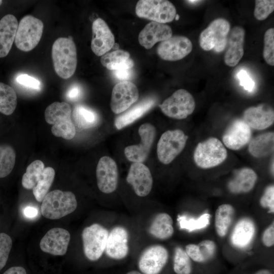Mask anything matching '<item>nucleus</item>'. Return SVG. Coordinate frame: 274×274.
<instances>
[{"label":"nucleus","instance_id":"f257e3e1","mask_svg":"<svg viewBox=\"0 0 274 274\" xmlns=\"http://www.w3.org/2000/svg\"><path fill=\"white\" fill-rule=\"evenodd\" d=\"M52 58L55 72L63 79L75 73L77 64V50L74 41L68 38L56 39L52 47Z\"/></svg>","mask_w":274,"mask_h":274},{"label":"nucleus","instance_id":"f03ea898","mask_svg":"<svg viewBox=\"0 0 274 274\" xmlns=\"http://www.w3.org/2000/svg\"><path fill=\"white\" fill-rule=\"evenodd\" d=\"M72 109L66 102L55 101L49 105L45 111L46 121L53 124L52 134L65 140L72 139L76 134V128L71 119Z\"/></svg>","mask_w":274,"mask_h":274},{"label":"nucleus","instance_id":"7ed1b4c3","mask_svg":"<svg viewBox=\"0 0 274 274\" xmlns=\"http://www.w3.org/2000/svg\"><path fill=\"white\" fill-rule=\"evenodd\" d=\"M77 207V199L73 193L55 190L48 192L44 198L41 212L46 218L58 219L73 212Z\"/></svg>","mask_w":274,"mask_h":274},{"label":"nucleus","instance_id":"20e7f679","mask_svg":"<svg viewBox=\"0 0 274 274\" xmlns=\"http://www.w3.org/2000/svg\"><path fill=\"white\" fill-rule=\"evenodd\" d=\"M230 24L223 18L212 21L199 37L200 47L205 51L213 50L216 53L223 52L227 47Z\"/></svg>","mask_w":274,"mask_h":274},{"label":"nucleus","instance_id":"39448f33","mask_svg":"<svg viewBox=\"0 0 274 274\" xmlns=\"http://www.w3.org/2000/svg\"><path fill=\"white\" fill-rule=\"evenodd\" d=\"M227 152L223 143L216 138H210L196 146L193 158L202 168H212L222 163L227 158Z\"/></svg>","mask_w":274,"mask_h":274},{"label":"nucleus","instance_id":"423d86ee","mask_svg":"<svg viewBox=\"0 0 274 274\" xmlns=\"http://www.w3.org/2000/svg\"><path fill=\"white\" fill-rule=\"evenodd\" d=\"M44 24L39 19L30 15L19 21L15 38V44L20 50L28 52L39 44L43 32Z\"/></svg>","mask_w":274,"mask_h":274},{"label":"nucleus","instance_id":"0eeeda50","mask_svg":"<svg viewBox=\"0 0 274 274\" xmlns=\"http://www.w3.org/2000/svg\"><path fill=\"white\" fill-rule=\"evenodd\" d=\"M135 13L140 18L163 24L174 20L177 15L175 6L166 0H140Z\"/></svg>","mask_w":274,"mask_h":274},{"label":"nucleus","instance_id":"6e6552de","mask_svg":"<svg viewBox=\"0 0 274 274\" xmlns=\"http://www.w3.org/2000/svg\"><path fill=\"white\" fill-rule=\"evenodd\" d=\"M166 116L177 119H183L195 110V102L192 94L186 90L180 89L159 105Z\"/></svg>","mask_w":274,"mask_h":274},{"label":"nucleus","instance_id":"1a4fd4ad","mask_svg":"<svg viewBox=\"0 0 274 274\" xmlns=\"http://www.w3.org/2000/svg\"><path fill=\"white\" fill-rule=\"evenodd\" d=\"M188 138L180 129L164 132L160 136L157 146L159 161L164 164L172 162L184 149Z\"/></svg>","mask_w":274,"mask_h":274},{"label":"nucleus","instance_id":"9d476101","mask_svg":"<svg viewBox=\"0 0 274 274\" xmlns=\"http://www.w3.org/2000/svg\"><path fill=\"white\" fill-rule=\"evenodd\" d=\"M109 235L108 230L97 223L85 227L82 233L83 250L90 261H96L102 256Z\"/></svg>","mask_w":274,"mask_h":274},{"label":"nucleus","instance_id":"9b49d317","mask_svg":"<svg viewBox=\"0 0 274 274\" xmlns=\"http://www.w3.org/2000/svg\"><path fill=\"white\" fill-rule=\"evenodd\" d=\"M192 50V44L188 38L174 36L159 43L157 53L163 60L177 61L186 57Z\"/></svg>","mask_w":274,"mask_h":274},{"label":"nucleus","instance_id":"f8f14e48","mask_svg":"<svg viewBox=\"0 0 274 274\" xmlns=\"http://www.w3.org/2000/svg\"><path fill=\"white\" fill-rule=\"evenodd\" d=\"M138 132L141 139V143L126 147L124 154L130 161L142 163L148 156L155 138L156 129L152 124L147 123L140 126Z\"/></svg>","mask_w":274,"mask_h":274},{"label":"nucleus","instance_id":"ddd939ff","mask_svg":"<svg viewBox=\"0 0 274 274\" xmlns=\"http://www.w3.org/2000/svg\"><path fill=\"white\" fill-rule=\"evenodd\" d=\"M167 250L163 246L154 245L146 248L139 260L140 270L144 274H158L167 263Z\"/></svg>","mask_w":274,"mask_h":274},{"label":"nucleus","instance_id":"4468645a","mask_svg":"<svg viewBox=\"0 0 274 274\" xmlns=\"http://www.w3.org/2000/svg\"><path fill=\"white\" fill-rule=\"evenodd\" d=\"M139 95L138 89L132 82L125 81L117 84L112 92V111L115 114L125 111L138 100Z\"/></svg>","mask_w":274,"mask_h":274},{"label":"nucleus","instance_id":"2eb2a0df","mask_svg":"<svg viewBox=\"0 0 274 274\" xmlns=\"http://www.w3.org/2000/svg\"><path fill=\"white\" fill-rule=\"evenodd\" d=\"M98 189L104 193H111L117 187L118 173L116 162L105 156L100 158L96 169Z\"/></svg>","mask_w":274,"mask_h":274},{"label":"nucleus","instance_id":"dca6fc26","mask_svg":"<svg viewBox=\"0 0 274 274\" xmlns=\"http://www.w3.org/2000/svg\"><path fill=\"white\" fill-rule=\"evenodd\" d=\"M115 44L114 36L106 22L100 18L92 25L91 48L97 56H102L110 51Z\"/></svg>","mask_w":274,"mask_h":274},{"label":"nucleus","instance_id":"f3484780","mask_svg":"<svg viewBox=\"0 0 274 274\" xmlns=\"http://www.w3.org/2000/svg\"><path fill=\"white\" fill-rule=\"evenodd\" d=\"M127 182L130 184L139 196L148 195L152 188L153 179L149 168L143 163L133 162L126 177Z\"/></svg>","mask_w":274,"mask_h":274},{"label":"nucleus","instance_id":"a211bd4d","mask_svg":"<svg viewBox=\"0 0 274 274\" xmlns=\"http://www.w3.org/2000/svg\"><path fill=\"white\" fill-rule=\"evenodd\" d=\"M70 238V233L67 230L62 228H53L43 237L40 247L45 253L62 256L67 251Z\"/></svg>","mask_w":274,"mask_h":274},{"label":"nucleus","instance_id":"6ab92c4d","mask_svg":"<svg viewBox=\"0 0 274 274\" xmlns=\"http://www.w3.org/2000/svg\"><path fill=\"white\" fill-rule=\"evenodd\" d=\"M251 134V128L243 120L237 119L227 128L222 140L228 148L237 150L249 143Z\"/></svg>","mask_w":274,"mask_h":274},{"label":"nucleus","instance_id":"aec40b11","mask_svg":"<svg viewBox=\"0 0 274 274\" xmlns=\"http://www.w3.org/2000/svg\"><path fill=\"white\" fill-rule=\"evenodd\" d=\"M243 120L251 128L263 130L271 126L274 122V111L266 104L247 108L244 112Z\"/></svg>","mask_w":274,"mask_h":274},{"label":"nucleus","instance_id":"412c9836","mask_svg":"<svg viewBox=\"0 0 274 274\" xmlns=\"http://www.w3.org/2000/svg\"><path fill=\"white\" fill-rule=\"evenodd\" d=\"M128 233L123 227L117 226L109 233L105 248L107 255L114 259H122L128 254Z\"/></svg>","mask_w":274,"mask_h":274},{"label":"nucleus","instance_id":"4be33fe9","mask_svg":"<svg viewBox=\"0 0 274 274\" xmlns=\"http://www.w3.org/2000/svg\"><path fill=\"white\" fill-rule=\"evenodd\" d=\"M245 31L240 26H234L230 31L227 48L224 56L225 63L230 67L237 65L244 55Z\"/></svg>","mask_w":274,"mask_h":274},{"label":"nucleus","instance_id":"5701e85b","mask_svg":"<svg viewBox=\"0 0 274 274\" xmlns=\"http://www.w3.org/2000/svg\"><path fill=\"white\" fill-rule=\"evenodd\" d=\"M172 34V28L169 25L151 21L141 31L138 40L141 45L149 49L156 43L170 38Z\"/></svg>","mask_w":274,"mask_h":274},{"label":"nucleus","instance_id":"b1692460","mask_svg":"<svg viewBox=\"0 0 274 274\" xmlns=\"http://www.w3.org/2000/svg\"><path fill=\"white\" fill-rule=\"evenodd\" d=\"M18 21L12 14H7L0 20V58L9 54L18 27Z\"/></svg>","mask_w":274,"mask_h":274},{"label":"nucleus","instance_id":"393cba45","mask_svg":"<svg viewBox=\"0 0 274 274\" xmlns=\"http://www.w3.org/2000/svg\"><path fill=\"white\" fill-rule=\"evenodd\" d=\"M257 178L253 169L242 168L235 172L233 178L228 183V189L233 193H247L254 187Z\"/></svg>","mask_w":274,"mask_h":274},{"label":"nucleus","instance_id":"a878e982","mask_svg":"<svg viewBox=\"0 0 274 274\" xmlns=\"http://www.w3.org/2000/svg\"><path fill=\"white\" fill-rule=\"evenodd\" d=\"M255 233V226L249 218L239 220L234 227L231 235L232 244L238 248L247 247L252 242Z\"/></svg>","mask_w":274,"mask_h":274},{"label":"nucleus","instance_id":"bb28decb","mask_svg":"<svg viewBox=\"0 0 274 274\" xmlns=\"http://www.w3.org/2000/svg\"><path fill=\"white\" fill-rule=\"evenodd\" d=\"M155 102V99L151 97L143 99L117 117L115 121V126L117 129H121L130 124L149 111L154 105Z\"/></svg>","mask_w":274,"mask_h":274},{"label":"nucleus","instance_id":"cd10ccee","mask_svg":"<svg viewBox=\"0 0 274 274\" xmlns=\"http://www.w3.org/2000/svg\"><path fill=\"white\" fill-rule=\"evenodd\" d=\"M100 62L104 66L112 71L131 69L134 65L129 53L122 50L106 53L101 56Z\"/></svg>","mask_w":274,"mask_h":274},{"label":"nucleus","instance_id":"c85d7f7f","mask_svg":"<svg viewBox=\"0 0 274 274\" xmlns=\"http://www.w3.org/2000/svg\"><path fill=\"white\" fill-rule=\"evenodd\" d=\"M274 150V133L268 132L260 134L251 140L248 150L256 158H262L272 153Z\"/></svg>","mask_w":274,"mask_h":274},{"label":"nucleus","instance_id":"c756f323","mask_svg":"<svg viewBox=\"0 0 274 274\" xmlns=\"http://www.w3.org/2000/svg\"><path fill=\"white\" fill-rule=\"evenodd\" d=\"M149 232L160 239L170 237L174 232L173 221L171 216L165 213L157 214L151 222Z\"/></svg>","mask_w":274,"mask_h":274},{"label":"nucleus","instance_id":"7c9ffc66","mask_svg":"<svg viewBox=\"0 0 274 274\" xmlns=\"http://www.w3.org/2000/svg\"><path fill=\"white\" fill-rule=\"evenodd\" d=\"M185 251L193 261L203 263L211 260L215 255L216 249L215 243L209 239L200 242L198 244H189L186 246Z\"/></svg>","mask_w":274,"mask_h":274},{"label":"nucleus","instance_id":"2f4dec72","mask_svg":"<svg viewBox=\"0 0 274 274\" xmlns=\"http://www.w3.org/2000/svg\"><path fill=\"white\" fill-rule=\"evenodd\" d=\"M234 213V209L229 204H223L218 207L215 213V226L219 236L226 235L232 223Z\"/></svg>","mask_w":274,"mask_h":274},{"label":"nucleus","instance_id":"473e14b6","mask_svg":"<svg viewBox=\"0 0 274 274\" xmlns=\"http://www.w3.org/2000/svg\"><path fill=\"white\" fill-rule=\"evenodd\" d=\"M73 117L76 125L81 129L95 127L99 121L98 116L95 111L82 105L75 107Z\"/></svg>","mask_w":274,"mask_h":274},{"label":"nucleus","instance_id":"72a5a7b5","mask_svg":"<svg viewBox=\"0 0 274 274\" xmlns=\"http://www.w3.org/2000/svg\"><path fill=\"white\" fill-rule=\"evenodd\" d=\"M17 104L15 91L10 85L0 82V112L6 115H11Z\"/></svg>","mask_w":274,"mask_h":274},{"label":"nucleus","instance_id":"f704fd0d","mask_svg":"<svg viewBox=\"0 0 274 274\" xmlns=\"http://www.w3.org/2000/svg\"><path fill=\"white\" fill-rule=\"evenodd\" d=\"M55 170L51 167L44 168L36 185L32 189L33 194L36 199L42 202L48 193L55 177Z\"/></svg>","mask_w":274,"mask_h":274},{"label":"nucleus","instance_id":"c9c22d12","mask_svg":"<svg viewBox=\"0 0 274 274\" xmlns=\"http://www.w3.org/2000/svg\"><path fill=\"white\" fill-rule=\"evenodd\" d=\"M44 163L40 160L32 162L27 167L22 178V185L26 189H32L36 185L44 168Z\"/></svg>","mask_w":274,"mask_h":274},{"label":"nucleus","instance_id":"e433bc0d","mask_svg":"<svg viewBox=\"0 0 274 274\" xmlns=\"http://www.w3.org/2000/svg\"><path fill=\"white\" fill-rule=\"evenodd\" d=\"M15 159V152L12 147L0 146V178L10 175L14 167Z\"/></svg>","mask_w":274,"mask_h":274},{"label":"nucleus","instance_id":"4c0bfd02","mask_svg":"<svg viewBox=\"0 0 274 274\" xmlns=\"http://www.w3.org/2000/svg\"><path fill=\"white\" fill-rule=\"evenodd\" d=\"M173 268L177 274H190L192 265L190 258L184 251L180 247L175 249Z\"/></svg>","mask_w":274,"mask_h":274},{"label":"nucleus","instance_id":"58836bf2","mask_svg":"<svg viewBox=\"0 0 274 274\" xmlns=\"http://www.w3.org/2000/svg\"><path fill=\"white\" fill-rule=\"evenodd\" d=\"M210 218L209 214H204L197 219L189 218L185 216H179L178 220L181 228L192 231L207 227L209 224Z\"/></svg>","mask_w":274,"mask_h":274},{"label":"nucleus","instance_id":"ea45409f","mask_svg":"<svg viewBox=\"0 0 274 274\" xmlns=\"http://www.w3.org/2000/svg\"><path fill=\"white\" fill-rule=\"evenodd\" d=\"M263 58L271 66L274 65V29H267L264 35Z\"/></svg>","mask_w":274,"mask_h":274},{"label":"nucleus","instance_id":"a19ab883","mask_svg":"<svg viewBox=\"0 0 274 274\" xmlns=\"http://www.w3.org/2000/svg\"><path fill=\"white\" fill-rule=\"evenodd\" d=\"M12 245L10 235L6 232L0 231V271L7 262Z\"/></svg>","mask_w":274,"mask_h":274},{"label":"nucleus","instance_id":"79ce46f5","mask_svg":"<svg viewBox=\"0 0 274 274\" xmlns=\"http://www.w3.org/2000/svg\"><path fill=\"white\" fill-rule=\"evenodd\" d=\"M254 11L255 18L259 21L266 19L273 12L274 1L256 0Z\"/></svg>","mask_w":274,"mask_h":274},{"label":"nucleus","instance_id":"37998d69","mask_svg":"<svg viewBox=\"0 0 274 274\" xmlns=\"http://www.w3.org/2000/svg\"><path fill=\"white\" fill-rule=\"evenodd\" d=\"M261 206L269 209L270 213L274 212V186L270 185L266 188L260 200Z\"/></svg>","mask_w":274,"mask_h":274},{"label":"nucleus","instance_id":"c03bdc74","mask_svg":"<svg viewBox=\"0 0 274 274\" xmlns=\"http://www.w3.org/2000/svg\"><path fill=\"white\" fill-rule=\"evenodd\" d=\"M17 82L20 84L28 88L39 89L41 86L39 80L26 74H21L16 78Z\"/></svg>","mask_w":274,"mask_h":274},{"label":"nucleus","instance_id":"a18cd8bd","mask_svg":"<svg viewBox=\"0 0 274 274\" xmlns=\"http://www.w3.org/2000/svg\"><path fill=\"white\" fill-rule=\"evenodd\" d=\"M262 242L266 247H271L274 244V224L272 223L264 231Z\"/></svg>","mask_w":274,"mask_h":274},{"label":"nucleus","instance_id":"49530a36","mask_svg":"<svg viewBox=\"0 0 274 274\" xmlns=\"http://www.w3.org/2000/svg\"><path fill=\"white\" fill-rule=\"evenodd\" d=\"M240 80V84L244 86V88L251 92L254 87V82L250 78L247 73L245 71H241L238 74Z\"/></svg>","mask_w":274,"mask_h":274},{"label":"nucleus","instance_id":"de8ad7c7","mask_svg":"<svg viewBox=\"0 0 274 274\" xmlns=\"http://www.w3.org/2000/svg\"><path fill=\"white\" fill-rule=\"evenodd\" d=\"M82 94L80 87L77 85L71 86L66 92V97L72 101H76L79 99Z\"/></svg>","mask_w":274,"mask_h":274},{"label":"nucleus","instance_id":"09e8293b","mask_svg":"<svg viewBox=\"0 0 274 274\" xmlns=\"http://www.w3.org/2000/svg\"><path fill=\"white\" fill-rule=\"evenodd\" d=\"M113 74L117 79L125 81L131 78L132 73L131 69H125L113 71Z\"/></svg>","mask_w":274,"mask_h":274},{"label":"nucleus","instance_id":"8fccbe9b","mask_svg":"<svg viewBox=\"0 0 274 274\" xmlns=\"http://www.w3.org/2000/svg\"><path fill=\"white\" fill-rule=\"evenodd\" d=\"M23 214L27 218H34L37 216L38 211L37 208L32 206H27L23 210Z\"/></svg>","mask_w":274,"mask_h":274},{"label":"nucleus","instance_id":"3c124183","mask_svg":"<svg viewBox=\"0 0 274 274\" xmlns=\"http://www.w3.org/2000/svg\"><path fill=\"white\" fill-rule=\"evenodd\" d=\"M3 274H26V272L21 266H12L7 269Z\"/></svg>","mask_w":274,"mask_h":274},{"label":"nucleus","instance_id":"603ef678","mask_svg":"<svg viewBox=\"0 0 274 274\" xmlns=\"http://www.w3.org/2000/svg\"><path fill=\"white\" fill-rule=\"evenodd\" d=\"M255 274H272V273L267 269H263L258 270Z\"/></svg>","mask_w":274,"mask_h":274},{"label":"nucleus","instance_id":"864d4df0","mask_svg":"<svg viewBox=\"0 0 274 274\" xmlns=\"http://www.w3.org/2000/svg\"><path fill=\"white\" fill-rule=\"evenodd\" d=\"M126 274H143L136 270H132L128 272Z\"/></svg>","mask_w":274,"mask_h":274},{"label":"nucleus","instance_id":"5fc2aeb1","mask_svg":"<svg viewBox=\"0 0 274 274\" xmlns=\"http://www.w3.org/2000/svg\"><path fill=\"white\" fill-rule=\"evenodd\" d=\"M187 2L190 3H196L200 2V1H187Z\"/></svg>","mask_w":274,"mask_h":274},{"label":"nucleus","instance_id":"6e6d98bb","mask_svg":"<svg viewBox=\"0 0 274 274\" xmlns=\"http://www.w3.org/2000/svg\"><path fill=\"white\" fill-rule=\"evenodd\" d=\"M3 1L0 0V5L2 4Z\"/></svg>","mask_w":274,"mask_h":274}]
</instances>
